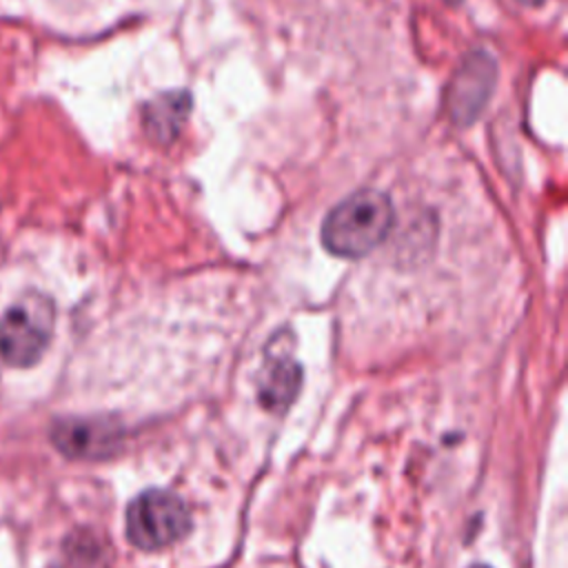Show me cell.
I'll use <instances>...</instances> for the list:
<instances>
[{
	"label": "cell",
	"instance_id": "1",
	"mask_svg": "<svg viewBox=\"0 0 568 568\" xmlns=\"http://www.w3.org/2000/svg\"><path fill=\"white\" fill-rule=\"evenodd\" d=\"M393 224V204L384 191L362 189L342 200L322 224V244L339 257H364L382 244Z\"/></svg>",
	"mask_w": 568,
	"mask_h": 568
},
{
	"label": "cell",
	"instance_id": "2",
	"mask_svg": "<svg viewBox=\"0 0 568 568\" xmlns=\"http://www.w3.org/2000/svg\"><path fill=\"white\" fill-rule=\"evenodd\" d=\"M55 326L53 300L44 293L20 295L0 317V357L9 366H33L47 351Z\"/></svg>",
	"mask_w": 568,
	"mask_h": 568
},
{
	"label": "cell",
	"instance_id": "3",
	"mask_svg": "<svg viewBox=\"0 0 568 568\" xmlns=\"http://www.w3.org/2000/svg\"><path fill=\"white\" fill-rule=\"evenodd\" d=\"M124 528L135 548L146 552L162 550L191 530V510L175 493L149 488L129 504Z\"/></svg>",
	"mask_w": 568,
	"mask_h": 568
},
{
	"label": "cell",
	"instance_id": "4",
	"mask_svg": "<svg viewBox=\"0 0 568 568\" xmlns=\"http://www.w3.org/2000/svg\"><path fill=\"white\" fill-rule=\"evenodd\" d=\"M51 439L71 459H104L122 446V430L106 417H67L55 422Z\"/></svg>",
	"mask_w": 568,
	"mask_h": 568
},
{
	"label": "cell",
	"instance_id": "5",
	"mask_svg": "<svg viewBox=\"0 0 568 568\" xmlns=\"http://www.w3.org/2000/svg\"><path fill=\"white\" fill-rule=\"evenodd\" d=\"M493 78H495V64L484 53H475L462 64L448 93L450 113L457 122L466 124L477 118V113L481 111V106L490 95Z\"/></svg>",
	"mask_w": 568,
	"mask_h": 568
},
{
	"label": "cell",
	"instance_id": "6",
	"mask_svg": "<svg viewBox=\"0 0 568 568\" xmlns=\"http://www.w3.org/2000/svg\"><path fill=\"white\" fill-rule=\"evenodd\" d=\"M302 384V368L293 359L288 346H280L277 351L268 348V357L264 362L257 397L260 404L268 410H286L291 402L297 397Z\"/></svg>",
	"mask_w": 568,
	"mask_h": 568
},
{
	"label": "cell",
	"instance_id": "7",
	"mask_svg": "<svg viewBox=\"0 0 568 568\" xmlns=\"http://www.w3.org/2000/svg\"><path fill=\"white\" fill-rule=\"evenodd\" d=\"M191 104L193 102L189 91H166L155 95L142 109V124L146 135L158 144L173 142L191 113Z\"/></svg>",
	"mask_w": 568,
	"mask_h": 568
},
{
	"label": "cell",
	"instance_id": "8",
	"mask_svg": "<svg viewBox=\"0 0 568 568\" xmlns=\"http://www.w3.org/2000/svg\"><path fill=\"white\" fill-rule=\"evenodd\" d=\"M55 568H111V546L95 530H75L64 539Z\"/></svg>",
	"mask_w": 568,
	"mask_h": 568
},
{
	"label": "cell",
	"instance_id": "9",
	"mask_svg": "<svg viewBox=\"0 0 568 568\" xmlns=\"http://www.w3.org/2000/svg\"><path fill=\"white\" fill-rule=\"evenodd\" d=\"M524 4H537V2H541V0H521Z\"/></svg>",
	"mask_w": 568,
	"mask_h": 568
},
{
	"label": "cell",
	"instance_id": "10",
	"mask_svg": "<svg viewBox=\"0 0 568 568\" xmlns=\"http://www.w3.org/2000/svg\"><path fill=\"white\" fill-rule=\"evenodd\" d=\"M470 568H488V566H470Z\"/></svg>",
	"mask_w": 568,
	"mask_h": 568
},
{
	"label": "cell",
	"instance_id": "11",
	"mask_svg": "<svg viewBox=\"0 0 568 568\" xmlns=\"http://www.w3.org/2000/svg\"><path fill=\"white\" fill-rule=\"evenodd\" d=\"M448 2H459V0H448Z\"/></svg>",
	"mask_w": 568,
	"mask_h": 568
}]
</instances>
